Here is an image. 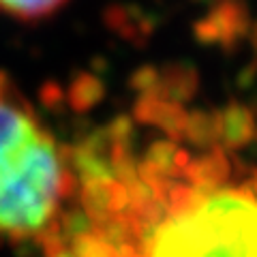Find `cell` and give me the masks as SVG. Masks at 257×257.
I'll return each mask as SVG.
<instances>
[{
    "label": "cell",
    "mask_w": 257,
    "mask_h": 257,
    "mask_svg": "<svg viewBox=\"0 0 257 257\" xmlns=\"http://www.w3.org/2000/svg\"><path fill=\"white\" fill-rule=\"evenodd\" d=\"M227 174L221 155H152L105 219L124 234L111 257H257V178L231 184Z\"/></svg>",
    "instance_id": "cell-1"
},
{
    "label": "cell",
    "mask_w": 257,
    "mask_h": 257,
    "mask_svg": "<svg viewBox=\"0 0 257 257\" xmlns=\"http://www.w3.org/2000/svg\"><path fill=\"white\" fill-rule=\"evenodd\" d=\"M71 182L69 157L0 71V238L52 236Z\"/></svg>",
    "instance_id": "cell-2"
},
{
    "label": "cell",
    "mask_w": 257,
    "mask_h": 257,
    "mask_svg": "<svg viewBox=\"0 0 257 257\" xmlns=\"http://www.w3.org/2000/svg\"><path fill=\"white\" fill-rule=\"evenodd\" d=\"M67 5L69 0H0V13L18 22L35 24L52 18Z\"/></svg>",
    "instance_id": "cell-3"
}]
</instances>
